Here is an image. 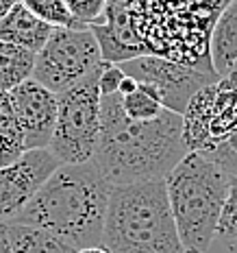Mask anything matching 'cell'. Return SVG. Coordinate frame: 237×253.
Wrapping results in <instances>:
<instances>
[{
	"label": "cell",
	"instance_id": "52a82bcc",
	"mask_svg": "<svg viewBox=\"0 0 237 253\" xmlns=\"http://www.w3.org/2000/svg\"><path fill=\"white\" fill-rule=\"evenodd\" d=\"M102 52L89 26H52L48 42L35 55L33 77L61 94L104 68Z\"/></svg>",
	"mask_w": 237,
	"mask_h": 253
},
{
	"label": "cell",
	"instance_id": "603a6c76",
	"mask_svg": "<svg viewBox=\"0 0 237 253\" xmlns=\"http://www.w3.org/2000/svg\"><path fill=\"white\" fill-rule=\"evenodd\" d=\"M18 2H20V0H0V20H2L4 15L11 11V9H13Z\"/></svg>",
	"mask_w": 237,
	"mask_h": 253
},
{
	"label": "cell",
	"instance_id": "e0dca14e",
	"mask_svg": "<svg viewBox=\"0 0 237 253\" xmlns=\"http://www.w3.org/2000/svg\"><path fill=\"white\" fill-rule=\"evenodd\" d=\"M120 101H122V109H124L126 118H131V120H152L166 109L155 96H150L146 89H141L139 83L135 92L120 94Z\"/></svg>",
	"mask_w": 237,
	"mask_h": 253
},
{
	"label": "cell",
	"instance_id": "d4e9b609",
	"mask_svg": "<svg viewBox=\"0 0 237 253\" xmlns=\"http://www.w3.org/2000/svg\"><path fill=\"white\" fill-rule=\"evenodd\" d=\"M0 253H11L9 247H7V242H4V238H2V231H0Z\"/></svg>",
	"mask_w": 237,
	"mask_h": 253
},
{
	"label": "cell",
	"instance_id": "ffe728a7",
	"mask_svg": "<svg viewBox=\"0 0 237 253\" xmlns=\"http://www.w3.org/2000/svg\"><path fill=\"white\" fill-rule=\"evenodd\" d=\"M207 160H211L213 164H218L224 172H229L231 177H237V129L222 140L220 144H215L213 149L203 153Z\"/></svg>",
	"mask_w": 237,
	"mask_h": 253
},
{
	"label": "cell",
	"instance_id": "8fae6325",
	"mask_svg": "<svg viewBox=\"0 0 237 253\" xmlns=\"http://www.w3.org/2000/svg\"><path fill=\"white\" fill-rule=\"evenodd\" d=\"M52 33V24L33 13L29 7L18 2L15 7L0 20V40L15 44L24 50L37 52L44 48Z\"/></svg>",
	"mask_w": 237,
	"mask_h": 253
},
{
	"label": "cell",
	"instance_id": "9c48e42d",
	"mask_svg": "<svg viewBox=\"0 0 237 253\" xmlns=\"http://www.w3.org/2000/svg\"><path fill=\"white\" fill-rule=\"evenodd\" d=\"M59 166L48 149L24 151L15 162L0 166V225L18 218Z\"/></svg>",
	"mask_w": 237,
	"mask_h": 253
},
{
	"label": "cell",
	"instance_id": "44dd1931",
	"mask_svg": "<svg viewBox=\"0 0 237 253\" xmlns=\"http://www.w3.org/2000/svg\"><path fill=\"white\" fill-rule=\"evenodd\" d=\"M122 68L115 66V63H104V68L98 75V89L102 96H109V94H118L120 83H122Z\"/></svg>",
	"mask_w": 237,
	"mask_h": 253
},
{
	"label": "cell",
	"instance_id": "cb8c5ba5",
	"mask_svg": "<svg viewBox=\"0 0 237 253\" xmlns=\"http://www.w3.org/2000/svg\"><path fill=\"white\" fill-rule=\"evenodd\" d=\"M78 253H111L104 247H87V249H78Z\"/></svg>",
	"mask_w": 237,
	"mask_h": 253
},
{
	"label": "cell",
	"instance_id": "9a60e30c",
	"mask_svg": "<svg viewBox=\"0 0 237 253\" xmlns=\"http://www.w3.org/2000/svg\"><path fill=\"white\" fill-rule=\"evenodd\" d=\"M24 151V133L9 92H0V166L15 162Z\"/></svg>",
	"mask_w": 237,
	"mask_h": 253
},
{
	"label": "cell",
	"instance_id": "5b68a950",
	"mask_svg": "<svg viewBox=\"0 0 237 253\" xmlns=\"http://www.w3.org/2000/svg\"><path fill=\"white\" fill-rule=\"evenodd\" d=\"M163 181L183 251L204 253L215 240L231 175L203 153L189 151Z\"/></svg>",
	"mask_w": 237,
	"mask_h": 253
},
{
	"label": "cell",
	"instance_id": "3957f363",
	"mask_svg": "<svg viewBox=\"0 0 237 253\" xmlns=\"http://www.w3.org/2000/svg\"><path fill=\"white\" fill-rule=\"evenodd\" d=\"M109 192L111 183L94 160L61 164L15 220L50 231L74 249L102 247Z\"/></svg>",
	"mask_w": 237,
	"mask_h": 253
},
{
	"label": "cell",
	"instance_id": "d6986e66",
	"mask_svg": "<svg viewBox=\"0 0 237 253\" xmlns=\"http://www.w3.org/2000/svg\"><path fill=\"white\" fill-rule=\"evenodd\" d=\"M70 15L83 26H94L104 20L107 0H63Z\"/></svg>",
	"mask_w": 237,
	"mask_h": 253
},
{
	"label": "cell",
	"instance_id": "277c9868",
	"mask_svg": "<svg viewBox=\"0 0 237 253\" xmlns=\"http://www.w3.org/2000/svg\"><path fill=\"white\" fill-rule=\"evenodd\" d=\"M102 247L111 253H185L163 179L111 186Z\"/></svg>",
	"mask_w": 237,
	"mask_h": 253
},
{
	"label": "cell",
	"instance_id": "4fadbf2b",
	"mask_svg": "<svg viewBox=\"0 0 237 253\" xmlns=\"http://www.w3.org/2000/svg\"><path fill=\"white\" fill-rule=\"evenodd\" d=\"M209 57L218 79L237 63V0H231L215 20L209 38Z\"/></svg>",
	"mask_w": 237,
	"mask_h": 253
},
{
	"label": "cell",
	"instance_id": "ac0fdd59",
	"mask_svg": "<svg viewBox=\"0 0 237 253\" xmlns=\"http://www.w3.org/2000/svg\"><path fill=\"white\" fill-rule=\"evenodd\" d=\"M20 2L24 7H29L33 13H37L39 18H44L46 22H50L52 26H83L70 15L63 0H20Z\"/></svg>",
	"mask_w": 237,
	"mask_h": 253
},
{
	"label": "cell",
	"instance_id": "7a4b0ae2",
	"mask_svg": "<svg viewBox=\"0 0 237 253\" xmlns=\"http://www.w3.org/2000/svg\"><path fill=\"white\" fill-rule=\"evenodd\" d=\"M187 153L181 114L163 109L152 120H131L120 94L100 96V135L94 164L111 186L163 179Z\"/></svg>",
	"mask_w": 237,
	"mask_h": 253
},
{
	"label": "cell",
	"instance_id": "ba28073f",
	"mask_svg": "<svg viewBox=\"0 0 237 253\" xmlns=\"http://www.w3.org/2000/svg\"><path fill=\"white\" fill-rule=\"evenodd\" d=\"M120 68L124 75L133 77L141 89L155 96L163 107L176 114L185 112L189 98L200 87L218 79L204 70H198V68L183 66V63L155 55H139L135 59L120 63Z\"/></svg>",
	"mask_w": 237,
	"mask_h": 253
},
{
	"label": "cell",
	"instance_id": "2e32d148",
	"mask_svg": "<svg viewBox=\"0 0 237 253\" xmlns=\"http://www.w3.org/2000/svg\"><path fill=\"white\" fill-rule=\"evenodd\" d=\"M215 238L222 240L229 251L237 253V177H231L229 197H226L222 214H220Z\"/></svg>",
	"mask_w": 237,
	"mask_h": 253
},
{
	"label": "cell",
	"instance_id": "8992f818",
	"mask_svg": "<svg viewBox=\"0 0 237 253\" xmlns=\"http://www.w3.org/2000/svg\"><path fill=\"white\" fill-rule=\"evenodd\" d=\"M98 75L57 94V125L48 151L61 164L92 162L100 135Z\"/></svg>",
	"mask_w": 237,
	"mask_h": 253
},
{
	"label": "cell",
	"instance_id": "7c38bea8",
	"mask_svg": "<svg viewBox=\"0 0 237 253\" xmlns=\"http://www.w3.org/2000/svg\"><path fill=\"white\" fill-rule=\"evenodd\" d=\"M0 231L11 253H78V249L68 245L59 236L35 225L11 220L0 225Z\"/></svg>",
	"mask_w": 237,
	"mask_h": 253
},
{
	"label": "cell",
	"instance_id": "7402d4cb",
	"mask_svg": "<svg viewBox=\"0 0 237 253\" xmlns=\"http://www.w3.org/2000/svg\"><path fill=\"white\" fill-rule=\"evenodd\" d=\"M135 89H137V81H135L133 77L124 75V77H122V83H120L118 94H131V92H135Z\"/></svg>",
	"mask_w": 237,
	"mask_h": 253
},
{
	"label": "cell",
	"instance_id": "5bb4252c",
	"mask_svg": "<svg viewBox=\"0 0 237 253\" xmlns=\"http://www.w3.org/2000/svg\"><path fill=\"white\" fill-rule=\"evenodd\" d=\"M35 52L0 40V92H11L33 77Z\"/></svg>",
	"mask_w": 237,
	"mask_h": 253
},
{
	"label": "cell",
	"instance_id": "30bf717a",
	"mask_svg": "<svg viewBox=\"0 0 237 253\" xmlns=\"http://www.w3.org/2000/svg\"><path fill=\"white\" fill-rule=\"evenodd\" d=\"M15 116L24 133V149H48L57 125V94L35 79L9 92Z\"/></svg>",
	"mask_w": 237,
	"mask_h": 253
},
{
	"label": "cell",
	"instance_id": "6da1fadb",
	"mask_svg": "<svg viewBox=\"0 0 237 253\" xmlns=\"http://www.w3.org/2000/svg\"><path fill=\"white\" fill-rule=\"evenodd\" d=\"M231 0H107L104 20L89 26L102 59L120 63L155 55L215 77L209 38Z\"/></svg>",
	"mask_w": 237,
	"mask_h": 253
}]
</instances>
